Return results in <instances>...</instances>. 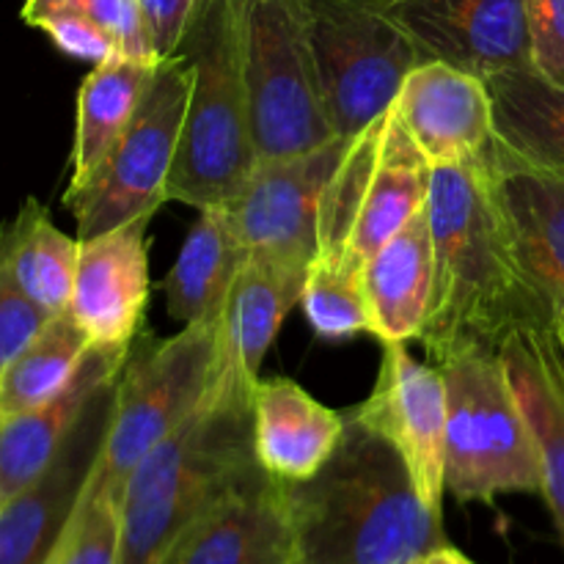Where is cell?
<instances>
[{
    "instance_id": "obj_18",
    "label": "cell",
    "mask_w": 564,
    "mask_h": 564,
    "mask_svg": "<svg viewBox=\"0 0 564 564\" xmlns=\"http://www.w3.org/2000/svg\"><path fill=\"white\" fill-rule=\"evenodd\" d=\"M149 226L152 215L80 240L69 314L94 347L127 350L149 303Z\"/></svg>"
},
{
    "instance_id": "obj_30",
    "label": "cell",
    "mask_w": 564,
    "mask_h": 564,
    "mask_svg": "<svg viewBox=\"0 0 564 564\" xmlns=\"http://www.w3.org/2000/svg\"><path fill=\"white\" fill-rule=\"evenodd\" d=\"M121 507L108 499L80 501L47 564H116L119 562Z\"/></svg>"
},
{
    "instance_id": "obj_35",
    "label": "cell",
    "mask_w": 564,
    "mask_h": 564,
    "mask_svg": "<svg viewBox=\"0 0 564 564\" xmlns=\"http://www.w3.org/2000/svg\"><path fill=\"white\" fill-rule=\"evenodd\" d=\"M149 39L160 58H174L182 53L187 33L193 31L204 0H138Z\"/></svg>"
},
{
    "instance_id": "obj_17",
    "label": "cell",
    "mask_w": 564,
    "mask_h": 564,
    "mask_svg": "<svg viewBox=\"0 0 564 564\" xmlns=\"http://www.w3.org/2000/svg\"><path fill=\"white\" fill-rule=\"evenodd\" d=\"M158 564H297L284 482L259 466L202 512Z\"/></svg>"
},
{
    "instance_id": "obj_23",
    "label": "cell",
    "mask_w": 564,
    "mask_h": 564,
    "mask_svg": "<svg viewBox=\"0 0 564 564\" xmlns=\"http://www.w3.org/2000/svg\"><path fill=\"white\" fill-rule=\"evenodd\" d=\"M369 334L383 345L419 339L433 295V231L419 209L364 268Z\"/></svg>"
},
{
    "instance_id": "obj_10",
    "label": "cell",
    "mask_w": 564,
    "mask_h": 564,
    "mask_svg": "<svg viewBox=\"0 0 564 564\" xmlns=\"http://www.w3.org/2000/svg\"><path fill=\"white\" fill-rule=\"evenodd\" d=\"M193 61L187 53L160 61L135 116L102 169L64 193L77 220V240L152 215L169 202V176L180 149Z\"/></svg>"
},
{
    "instance_id": "obj_14",
    "label": "cell",
    "mask_w": 564,
    "mask_h": 564,
    "mask_svg": "<svg viewBox=\"0 0 564 564\" xmlns=\"http://www.w3.org/2000/svg\"><path fill=\"white\" fill-rule=\"evenodd\" d=\"M424 61H441L482 80L534 69L527 0H380Z\"/></svg>"
},
{
    "instance_id": "obj_9",
    "label": "cell",
    "mask_w": 564,
    "mask_h": 564,
    "mask_svg": "<svg viewBox=\"0 0 564 564\" xmlns=\"http://www.w3.org/2000/svg\"><path fill=\"white\" fill-rule=\"evenodd\" d=\"M240 25L259 163L339 138L325 110L297 0H240Z\"/></svg>"
},
{
    "instance_id": "obj_22",
    "label": "cell",
    "mask_w": 564,
    "mask_h": 564,
    "mask_svg": "<svg viewBox=\"0 0 564 564\" xmlns=\"http://www.w3.org/2000/svg\"><path fill=\"white\" fill-rule=\"evenodd\" d=\"M130 350L132 347L127 350L91 347L83 367L61 394L33 411L0 422V505L28 488L50 466L94 394L105 383L119 378Z\"/></svg>"
},
{
    "instance_id": "obj_1",
    "label": "cell",
    "mask_w": 564,
    "mask_h": 564,
    "mask_svg": "<svg viewBox=\"0 0 564 564\" xmlns=\"http://www.w3.org/2000/svg\"><path fill=\"white\" fill-rule=\"evenodd\" d=\"M427 213L433 295L419 341L433 367L463 352L499 356L521 330L560 328L521 273L485 160L433 169Z\"/></svg>"
},
{
    "instance_id": "obj_36",
    "label": "cell",
    "mask_w": 564,
    "mask_h": 564,
    "mask_svg": "<svg viewBox=\"0 0 564 564\" xmlns=\"http://www.w3.org/2000/svg\"><path fill=\"white\" fill-rule=\"evenodd\" d=\"M424 564H474V562L468 560L466 554H460V551L452 549V545L446 543V545H441V549H435L433 554L424 560Z\"/></svg>"
},
{
    "instance_id": "obj_26",
    "label": "cell",
    "mask_w": 564,
    "mask_h": 564,
    "mask_svg": "<svg viewBox=\"0 0 564 564\" xmlns=\"http://www.w3.org/2000/svg\"><path fill=\"white\" fill-rule=\"evenodd\" d=\"M77 253L80 240L61 231L36 198H28L17 218L0 226V268L53 317L69 312Z\"/></svg>"
},
{
    "instance_id": "obj_4",
    "label": "cell",
    "mask_w": 564,
    "mask_h": 564,
    "mask_svg": "<svg viewBox=\"0 0 564 564\" xmlns=\"http://www.w3.org/2000/svg\"><path fill=\"white\" fill-rule=\"evenodd\" d=\"M182 53L193 61L169 202L213 209L231 202L259 165L242 72L240 0H204Z\"/></svg>"
},
{
    "instance_id": "obj_28",
    "label": "cell",
    "mask_w": 564,
    "mask_h": 564,
    "mask_svg": "<svg viewBox=\"0 0 564 564\" xmlns=\"http://www.w3.org/2000/svg\"><path fill=\"white\" fill-rule=\"evenodd\" d=\"M91 339L69 312L55 314L0 383V422L33 411L72 383L91 352Z\"/></svg>"
},
{
    "instance_id": "obj_11",
    "label": "cell",
    "mask_w": 564,
    "mask_h": 564,
    "mask_svg": "<svg viewBox=\"0 0 564 564\" xmlns=\"http://www.w3.org/2000/svg\"><path fill=\"white\" fill-rule=\"evenodd\" d=\"M350 138H334L312 152L262 160L231 202L220 204L248 257H262L308 273L317 257L323 198Z\"/></svg>"
},
{
    "instance_id": "obj_31",
    "label": "cell",
    "mask_w": 564,
    "mask_h": 564,
    "mask_svg": "<svg viewBox=\"0 0 564 564\" xmlns=\"http://www.w3.org/2000/svg\"><path fill=\"white\" fill-rule=\"evenodd\" d=\"M50 11H75V14L88 17L105 31L113 33L130 58L163 61L154 53L138 0H25L22 20L31 22L36 17L50 14Z\"/></svg>"
},
{
    "instance_id": "obj_25",
    "label": "cell",
    "mask_w": 564,
    "mask_h": 564,
    "mask_svg": "<svg viewBox=\"0 0 564 564\" xmlns=\"http://www.w3.org/2000/svg\"><path fill=\"white\" fill-rule=\"evenodd\" d=\"M160 61L113 58L97 64L77 91L75 147H72V180L66 191L80 187L102 169L119 138L130 127Z\"/></svg>"
},
{
    "instance_id": "obj_20",
    "label": "cell",
    "mask_w": 564,
    "mask_h": 564,
    "mask_svg": "<svg viewBox=\"0 0 564 564\" xmlns=\"http://www.w3.org/2000/svg\"><path fill=\"white\" fill-rule=\"evenodd\" d=\"M543 474V499L564 543V341L560 328L521 330L501 347Z\"/></svg>"
},
{
    "instance_id": "obj_32",
    "label": "cell",
    "mask_w": 564,
    "mask_h": 564,
    "mask_svg": "<svg viewBox=\"0 0 564 564\" xmlns=\"http://www.w3.org/2000/svg\"><path fill=\"white\" fill-rule=\"evenodd\" d=\"M28 25L47 33L64 55L75 61H88L91 66L113 58H130L113 33L105 31L102 25H97L88 17L75 14V11H50V14L31 20Z\"/></svg>"
},
{
    "instance_id": "obj_24",
    "label": "cell",
    "mask_w": 564,
    "mask_h": 564,
    "mask_svg": "<svg viewBox=\"0 0 564 564\" xmlns=\"http://www.w3.org/2000/svg\"><path fill=\"white\" fill-rule=\"evenodd\" d=\"M246 259L248 248L224 209H198V220L163 281L171 317L182 325L218 323Z\"/></svg>"
},
{
    "instance_id": "obj_13",
    "label": "cell",
    "mask_w": 564,
    "mask_h": 564,
    "mask_svg": "<svg viewBox=\"0 0 564 564\" xmlns=\"http://www.w3.org/2000/svg\"><path fill=\"white\" fill-rule=\"evenodd\" d=\"M116 383L94 394L58 455L28 488L0 505V564H47L80 505L113 416Z\"/></svg>"
},
{
    "instance_id": "obj_5",
    "label": "cell",
    "mask_w": 564,
    "mask_h": 564,
    "mask_svg": "<svg viewBox=\"0 0 564 564\" xmlns=\"http://www.w3.org/2000/svg\"><path fill=\"white\" fill-rule=\"evenodd\" d=\"M433 165L394 108L350 138L319 213L314 262L364 273L380 246L427 207Z\"/></svg>"
},
{
    "instance_id": "obj_3",
    "label": "cell",
    "mask_w": 564,
    "mask_h": 564,
    "mask_svg": "<svg viewBox=\"0 0 564 564\" xmlns=\"http://www.w3.org/2000/svg\"><path fill=\"white\" fill-rule=\"evenodd\" d=\"M257 468L253 405L202 402L132 471L116 564H158L202 512Z\"/></svg>"
},
{
    "instance_id": "obj_15",
    "label": "cell",
    "mask_w": 564,
    "mask_h": 564,
    "mask_svg": "<svg viewBox=\"0 0 564 564\" xmlns=\"http://www.w3.org/2000/svg\"><path fill=\"white\" fill-rule=\"evenodd\" d=\"M306 273L262 257H248L218 317L215 361L204 402H246L262 380L264 356L273 347L292 306L301 303Z\"/></svg>"
},
{
    "instance_id": "obj_7",
    "label": "cell",
    "mask_w": 564,
    "mask_h": 564,
    "mask_svg": "<svg viewBox=\"0 0 564 564\" xmlns=\"http://www.w3.org/2000/svg\"><path fill=\"white\" fill-rule=\"evenodd\" d=\"M438 369L446 380V494L482 505L540 494V457L501 356L463 352Z\"/></svg>"
},
{
    "instance_id": "obj_21",
    "label": "cell",
    "mask_w": 564,
    "mask_h": 564,
    "mask_svg": "<svg viewBox=\"0 0 564 564\" xmlns=\"http://www.w3.org/2000/svg\"><path fill=\"white\" fill-rule=\"evenodd\" d=\"M345 424V413L290 378H262L253 391V455L279 482L314 477L339 446Z\"/></svg>"
},
{
    "instance_id": "obj_19",
    "label": "cell",
    "mask_w": 564,
    "mask_h": 564,
    "mask_svg": "<svg viewBox=\"0 0 564 564\" xmlns=\"http://www.w3.org/2000/svg\"><path fill=\"white\" fill-rule=\"evenodd\" d=\"M391 108L433 169L479 163L496 143L488 83L441 61L419 64Z\"/></svg>"
},
{
    "instance_id": "obj_37",
    "label": "cell",
    "mask_w": 564,
    "mask_h": 564,
    "mask_svg": "<svg viewBox=\"0 0 564 564\" xmlns=\"http://www.w3.org/2000/svg\"><path fill=\"white\" fill-rule=\"evenodd\" d=\"M560 334H562V341H564V328H560Z\"/></svg>"
},
{
    "instance_id": "obj_38",
    "label": "cell",
    "mask_w": 564,
    "mask_h": 564,
    "mask_svg": "<svg viewBox=\"0 0 564 564\" xmlns=\"http://www.w3.org/2000/svg\"><path fill=\"white\" fill-rule=\"evenodd\" d=\"M413 564H424V560L422 562H413Z\"/></svg>"
},
{
    "instance_id": "obj_33",
    "label": "cell",
    "mask_w": 564,
    "mask_h": 564,
    "mask_svg": "<svg viewBox=\"0 0 564 564\" xmlns=\"http://www.w3.org/2000/svg\"><path fill=\"white\" fill-rule=\"evenodd\" d=\"M50 319H53V314H47L25 292L17 290L9 273L0 268V383H3L11 364L42 334Z\"/></svg>"
},
{
    "instance_id": "obj_8",
    "label": "cell",
    "mask_w": 564,
    "mask_h": 564,
    "mask_svg": "<svg viewBox=\"0 0 564 564\" xmlns=\"http://www.w3.org/2000/svg\"><path fill=\"white\" fill-rule=\"evenodd\" d=\"M336 135L352 138L394 105L424 55L380 0H297Z\"/></svg>"
},
{
    "instance_id": "obj_12",
    "label": "cell",
    "mask_w": 564,
    "mask_h": 564,
    "mask_svg": "<svg viewBox=\"0 0 564 564\" xmlns=\"http://www.w3.org/2000/svg\"><path fill=\"white\" fill-rule=\"evenodd\" d=\"M356 422L400 452L424 505L444 512L446 380L433 364L411 356L408 341L383 345L375 389L350 411Z\"/></svg>"
},
{
    "instance_id": "obj_2",
    "label": "cell",
    "mask_w": 564,
    "mask_h": 564,
    "mask_svg": "<svg viewBox=\"0 0 564 564\" xmlns=\"http://www.w3.org/2000/svg\"><path fill=\"white\" fill-rule=\"evenodd\" d=\"M345 435L314 477L284 482L297 564H413L446 545L394 446L345 413Z\"/></svg>"
},
{
    "instance_id": "obj_29",
    "label": "cell",
    "mask_w": 564,
    "mask_h": 564,
    "mask_svg": "<svg viewBox=\"0 0 564 564\" xmlns=\"http://www.w3.org/2000/svg\"><path fill=\"white\" fill-rule=\"evenodd\" d=\"M301 308L314 334L325 341L352 339L369 334L364 273L312 262L303 284Z\"/></svg>"
},
{
    "instance_id": "obj_34",
    "label": "cell",
    "mask_w": 564,
    "mask_h": 564,
    "mask_svg": "<svg viewBox=\"0 0 564 564\" xmlns=\"http://www.w3.org/2000/svg\"><path fill=\"white\" fill-rule=\"evenodd\" d=\"M527 22L534 69L564 83V0H527Z\"/></svg>"
},
{
    "instance_id": "obj_27",
    "label": "cell",
    "mask_w": 564,
    "mask_h": 564,
    "mask_svg": "<svg viewBox=\"0 0 564 564\" xmlns=\"http://www.w3.org/2000/svg\"><path fill=\"white\" fill-rule=\"evenodd\" d=\"M496 138L510 152L564 176V83L538 69L488 77Z\"/></svg>"
},
{
    "instance_id": "obj_16",
    "label": "cell",
    "mask_w": 564,
    "mask_h": 564,
    "mask_svg": "<svg viewBox=\"0 0 564 564\" xmlns=\"http://www.w3.org/2000/svg\"><path fill=\"white\" fill-rule=\"evenodd\" d=\"M485 165L521 273L564 328V176L518 158L499 138Z\"/></svg>"
},
{
    "instance_id": "obj_6",
    "label": "cell",
    "mask_w": 564,
    "mask_h": 564,
    "mask_svg": "<svg viewBox=\"0 0 564 564\" xmlns=\"http://www.w3.org/2000/svg\"><path fill=\"white\" fill-rule=\"evenodd\" d=\"M218 323L182 325L169 339L132 341L116 383L113 416L80 501L108 499L121 507L138 463L169 438L207 394Z\"/></svg>"
}]
</instances>
